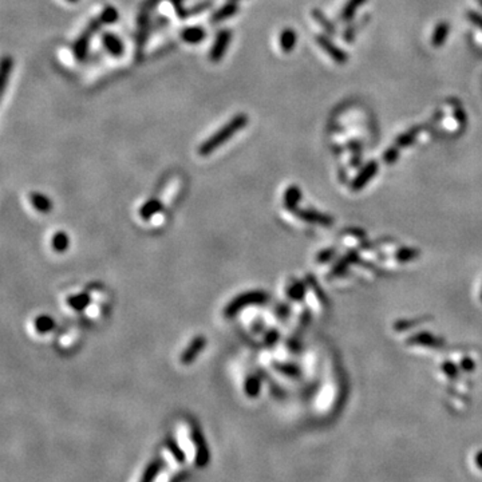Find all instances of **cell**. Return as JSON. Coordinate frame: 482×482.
I'll return each instance as SVG.
<instances>
[{
    "label": "cell",
    "instance_id": "30bf717a",
    "mask_svg": "<svg viewBox=\"0 0 482 482\" xmlns=\"http://www.w3.org/2000/svg\"><path fill=\"white\" fill-rule=\"evenodd\" d=\"M204 347H205V338H196L193 342L190 343V346L184 351L182 354V357H181V362L182 363H190L196 357H197V354L200 351L203 350Z\"/></svg>",
    "mask_w": 482,
    "mask_h": 482
},
{
    "label": "cell",
    "instance_id": "d590c367",
    "mask_svg": "<svg viewBox=\"0 0 482 482\" xmlns=\"http://www.w3.org/2000/svg\"><path fill=\"white\" fill-rule=\"evenodd\" d=\"M481 299H482V292H481Z\"/></svg>",
    "mask_w": 482,
    "mask_h": 482
},
{
    "label": "cell",
    "instance_id": "7c38bea8",
    "mask_svg": "<svg viewBox=\"0 0 482 482\" xmlns=\"http://www.w3.org/2000/svg\"><path fill=\"white\" fill-rule=\"evenodd\" d=\"M237 11H239V6H237L236 3H233V2L232 3L225 4V6L218 8L217 11L213 12L212 18H210V22L220 23V22H222V20H225V19L231 18V16L237 14Z\"/></svg>",
    "mask_w": 482,
    "mask_h": 482
},
{
    "label": "cell",
    "instance_id": "277c9868",
    "mask_svg": "<svg viewBox=\"0 0 482 482\" xmlns=\"http://www.w3.org/2000/svg\"><path fill=\"white\" fill-rule=\"evenodd\" d=\"M232 41V33L231 29H221L214 39V43L209 51V59L212 62H220L224 58L225 52L228 50L229 43Z\"/></svg>",
    "mask_w": 482,
    "mask_h": 482
},
{
    "label": "cell",
    "instance_id": "ffe728a7",
    "mask_svg": "<svg viewBox=\"0 0 482 482\" xmlns=\"http://www.w3.org/2000/svg\"><path fill=\"white\" fill-rule=\"evenodd\" d=\"M363 3H366V0H348V3L346 4V7L343 8L342 12V19L344 20H348L355 15V11L358 10L359 6H362Z\"/></svg>",
    "mask_w": 482,
    "mask_h": 482
},
{
    "label": "cell",
    "instance_id": "ba28073f",
    "mask_svg": "<svg viewBox=\"0 0 482 482\" xmlns=\"http://www.w3.org/2000/svg\"><path fill=\"white\" fill-rule=\"evenodd\" d=\"M180 38L185 43L188 44H199L206 38V31L203 27L199 26H191L186 27L181 31Z\"/></svg>",
    "mask_w": 482,
    "mask_h": 482
},
{
    "label": "cell",
    "instance_id": "9a60e30c",
    "mask_svg": "<svg viewBox=\"0 0 482 482\" xmlns=\"http://www.w3.org/2000/svg\"><path fill=\"white\" fill-rule=\"evenodd\" d=\"M165 445H166V449L169 450V453L172 454V457H173L174 460H176L177 464L184 465L185 461H186V456H185L184 450L180 447V445H178V443L174 441V438H170V437H168V438H166Z\"/></svg>",
    "mask_w": 482,
    "mask_h": 482
},
{
    "label": "cell",
    "instance_id": "d4e9b609",
    "mask_svg": "<svg viewBox=\"0 0 482 482\" xmlns=\"http://www.w3.org/2000/svg\"><path fill=\"white\" fill-rule=\"evenodd\" d=\"M159 209H161V204H159L158 201H155V200L147 201V203L141 208V216L145 218L150 217L151 214H154L155 212Z\"/></svg>",
    "mask_w": 482,
    "mask_h": 482
},
{
    "label": "cell",
    "instance_id": "603a6c76",
    "mask_svg": "<svg viewBox=\"0 0 482 482\" xmlns=\"http://www.w3.org/2000/svg\"><path fill=\"white\" fill-rule=\"evenodd\" d=\"M416 342L415 344H424V346H439L441 343H438V340L434 338V336L427 335V334H424V335H415L412 336L410 339V343Z\"/></svg>",
    "mask_w": 482,
    "mask_h": 482
},
{
    "label": "cell",
    "instance_id": "d6a6232c",
    "mask_svg": "<svg viewBox=\"0 0 482 482\" xmlns=\"http://www.w3.org/2000/svg\"><path fill=\"white\" fill-rule=\"evenodd\" d=\"M188 471L186 470H184V471H180V473H177V474H174V477L172 479H170V482H185V479L188 478Z\"/></svg>",
    "mask_w": 482,
    "mask_h": 482
},
{
    "label": "cell",
    "instance_id": "f546056e",
    "mask_svg": "<svg viewBox=\"0 0 482 482\" xmlns=\"http://www.w3.org/2000/svg\"><path fill=\"white\" fill-rule=\"evenodd\" d=\"M383 158H384V162H387V164L394 162L395 159L398 158V149H394V147L389 149V150L384 153V155H383Z\"/></svg>",
    "mask_w": 482,
    "mask_h": 482
},
{
    "label": "cell",
    "instance_id": "1f68e13d",
    "mask_svg": "<svg viewBox=\"0 0 482 482\" xmlns=\"http://www.w3.org/2000/svg\"><path fill=\"white\" fill-rule=\"evenodd\" d=\"M303 292H304V290H303V285H302V284H298V285H295L291 291H290V295H291L292 298L298 299V298H300V296H302Z\"/></svg>",
    "mask_w": 482,
    "mask_h": 482
},
{
    "label": "cell",
    "instance_id": "8fae6325",
    "mask_svg": "<svg viewBox=\"0 0 482 482\" xmlns=\"http://www.w3.org/2000/svg\"><path fill=\"white\" fill-rule=\"evenodd\" d=\"M162 466H164V461H162L161 458H154V460L151 461L150 464L146 466L140 482H154L155 478L158 477L159 471L162 470Z\"/></svg>",
    "mask_w": 482,
    "mask_h": 482
},
{
    "label": "cell",
    "instance_id": "9c48e42d",
    "mask_svg": "<svg viewBox=\"0 0 482 482\" xmlns=\"http://www.w3.org/2000/svg\"><path fill=\"white\" fill-rule=\"evenodd\" d=\"M376 170H378V164H376V162H370V164L366 166L365 169L362 170L361 173L358 174V177L352 182V189L358 190V189L363 188V186L367 184L368 181L371 180L372 177L375 176Z\"/></svg>",
    "mask_w": 482,
    "mask_h": 482
},
{
    "label": "cell",
    "instance_id": "cb8c5ba5",
    "mask_svg": "<svg viewBox=\"0 0 482 482\" xmlns=\"http://www.w3.org/2000/svg\"><path fill=\"white\" fill-rule=\"evenodd\" d=\"M67 247H69V237H67L66 233H58V235L54 236V239H52V248L59 252H62V250H66Z\"/></svg>",
    "mask_w": 482,
    "mask_h": 482
},
{
    "label": "cell",
    "instance_id": "7a4b0ae2",
    "mask_svg": "<svg viewBox=\"0 0 482 482\" xmlns=\"http://www.w3.org/2000/svg\"><path fill=\"white\" fill-rule=\"evenodd\" d=\"M190 439L196 450V466L197 468H205V466H208L210 461V452L203 431L200 430L199 426L190 427Z\"/></svg>",
    "mask_w": 482,
    "mask_h": 482
},
{
    "label": "cell",
    "instance_id": "6da1fadb",
    "mask_svg": "<svg viewBox=\"0 0 482 482\" xmlns=\"http://www.w3.org/2000/svg\"><path fill=\"white\" fill-rule=\"evenodd\" d=\"M248 122H249V119H248L247 114H244V113L236 114L227 125L222 126L218 132L212 134L205 142L200 145L199 154L204 155V157L212 154L217 147H220L221 145H224L225 142H228V141L235 136L236 133H239L240 130L244 129V127L248 125Z\"/></svg>",
    "mask_w": 482,
    "mask_h": 482
},
{
    "label": "cell",
    "instance_id": "e0dca14e",
    "mask_svg": "<svg viewBox=\"0 0 482 482\" xmlns=\"http://www.w3.org/2000/svg\"><path fill=\"white\" fill-rule=\"evenodd\" d=\"M447 34H449V24L445 22L439 23L438 26L435 27V31L433 34V46L441 47L442 44L445 43Z\"/></svg>",
    "mask_w": 482,
    "mask_h": 482
},
{
    "label": "cell",
    "instance_id": "2e32d148",
    "mask_svg": "<svg viewBox=\"0 0 482 482\" xmlns=\"http://www.w3.org/2000/svg\"><path fill=\"white\" fill-rule=\"evenodd\" d=\"M98 22L101 24H113L119 19V12L117 11V8L113 7V6H106V7L103 8L102 11H101L100 16H98Z\"/></svg>",
    "mask_w": 482,
    "mask_h": 482
},
{
    "label": "cell",
    "instance_id": "8992f818",
    "mask_svg": "<svg viewBox=\"0 0 482 482\" xmlns=\"http://www.w3.org/2000/svg\"><path fill=\"white\" fill-rule=\"evenodd\" d=\"M316 42L322 48H324V51L327 52L328 55L331 56V58L334 59L335 62H338V63H346L347 62L348 56H347L346 52L343 51V50H340L339 47H336L334 43H331V41H330V39H327V38L323 37V35H319V37L316 38Z\"/></svg>",
    "mask_w": 482,
    "mask_h": 482
},
{
    "label": "cell",
    "instance_id": "4fadbf2b",
    "mask_svg": "<svg viewBox=\"0 0 482 482\" xmlns=\"http://www.w3.org/2000/svg\"><path fill=\"white\" fill-rule=\"evenodd\" d=\"M296 41H298V37H296L295 29H292V28L283 29V33L280 34V39H279L280 48H281L284 52H291L295 48V46H296Z\"/></svg>",
    "mask_w": 482,
    "mask_h": 482
},
{
    "label": "cell",
    "instance_id": "f1b7e54d",
    "mask_svg": "<svg viewBox=\"0 0 482 482\" xmlns=\"http://www.w3.org/2000/svg\"><path fill=\"white\" fill-rule=\"evenodd\" d=\"M69 303H70L74 308L82 309L87 306L88 299H87V296H85V295H79V296H75V298H70Z\"/></svg>",
    "mask_w": 482,
    "mask_h": 482
},
{
    "label": "cell",
    "instance_id": "4316f807",
    "mask_svg": "<svg viewBox=\"0 0 482 482\" xmlns=\"http://www.w3.org/2000/svg\"><path fill=\"white\" fill-rule=\"evenodd\" d=\"M54 326H55V323H54V320H52L51 317L41 316V317H38V319H37L38 331L47 332V331H50V330H52V328H54Z\"/></svg>",
    "mask_w": 482,
    "mask_h": 482
},
{
    "label": "cell",
    "instance_id": "d6986e66",
    "mask_svg": "<svg viewBox=\"0 0 482 482\" xmlns=\"http://www.w3.org/2000/svg\"><path fill=\"white\" fill-rule=\"evenodd\" d=\"M300 197H302V193H300V190H299L296 186H291V188H288L287 191H285V199H284V201H285V205H287L288 208L294 209V206L298 204V201L300 200Z\"/></svg>",
    "mask_w": 482,
    "mask_h": 482
},
{
    "label": "cell",
    "instance_id": "83f0119b",
    "mask_svg": "<svg viewBox=\"0 0 482 482\" xmlns=\"http://www.w3.org/2000/svg\"><path fill=\"white\" fill-rule=\"evenodd\" d=\"M259 391H260V382L256 378H252L249 382H247V386H245V393L249 395L250 398H254L256 395L259 394Z\"/></svg>",
    "mask_w": 482,
    "mask_h": 482
},
{
    "label": "cell",
    "instance_id": "836d02e7",
    "mask_svg": "<svg viewBox=\"0 0 482 482\" xmlns=\"http://www.w3.org/2000/svg\"><path fill=\"white\" fill-rule=\"evenodd\" d=\"M475 465H477V468L482 470V452L477 453V456H475Z\"/></svg>",
    "mask_w": 482,
    "mask_h": 482
},
{
    "label": "cell",
    "instance_id": "5b68a950",
    "mask_svg": "<svg viewBox=\"0 0 482 482\" xmlns=\"http://www.w3.org/2000/svg\"><path fill=\"white\" fill-rule=\"evenodd\" d=\"M102 44L105 50H106L111 56H114V58H119V56L123 55V52H125V47H123V43L117 35L111 33H103L102 34Z\"/></svg>",
    "mask_w": 482,
    "mask_h": 482
},
{
    "label": "cell",
    "instance_id": "ac0fdd59",
    "mask_svg": "<svg viewBox=\"0 0 482 482\" xmlns=\"http://www.w3.org/2000/svg\"><path fill=\"white\" fill-rule=\"evenodd\" d=\"M29 199H31V203L33 205L37 208L38 210H41V212H48V210L51 209V203H50V200L43 195H39V193H33V195L29 196Z\"/></svg>",
    "mask_w": 482,
    "mask_h": 482
},
{
    "label": "cell",
    "instance_id": "3957f363",
    "mask_svg": "<svg viewBox=\"0 0 482 482\" xmlns=\"http://www.w3.org/2000/svg\"><path fill=\"white\" fill-rule=\"evenodd\" d=\"M267 300V295L264 292L260 291H250L247 294H243L233 299L232 302L229 303L227 308H225V315L227 316H233L239 312L240 309L244 307L250 306V304H259V303H264Z\"/></svg>",
    "mask_w": 482,
    "mask_h": 482
},
{
    "label": "cell",
    "instance_id": "e575fe53",
    "mask_svg": "<svg viewBox=\"0 0 482 482\" xmlns=\"http://www.w3.org/2000/svg\"><path fill=\"white\" fill-rule=\"evenodd\" d=\"M67 2H70V3H77L78 0H67Z\"/></svg>",
    "mask_w": 482,
    "mask_h": 482
},
{
    "label": "cell",
    "instance_id": "4dcf8cb0",
    "mask_svg": "<svg viewBox=\"0 0 482 482\" xmlns=\"http://www.w3.org/2000/svg\"><path fill=\"white\" fill-rule=\"evenodd\" d=\"M469 19H470L473 24H475V26H478V27H481V28H482V16H481V15L475 14V12H470V14H469Z\"/></svg>",
    "mask_w": 482,
    "mask_h": 482
},
{
    "label": "cell",
    "instance_id": "7402d4cb",
    "mask_svg": "<svg viewBox=\"0 0 482 482\" xmlns=\"http://www.w3.org/2000/svg\"><path fill=\"white\" fill-rule=\"evenodd\" d=\"M420 133V127H414L410 132L405 133V134H402V136L398 137L397 140V145L398 146H409L411 145L414 141H415V136Z\"/></svg>",
    "mask_w": 482,
    "mask_h": 482
},
{
    "label": "cell",
    "instance_id": "44dd1931",
    "mask_svg": "<svg viewBox=\"0 0 482 482\" xmlns=\"http://www.w3.org/2000/svg\"><path fill=\"white\" fill-rule=\"evenodd\" d=\"M312 16H313V19H315V20H316V22L319 23V24H320V26L323 27L328 34H335V31H336L335 26H334L332 23H330V20H328V19L326 18V16H324L319 10H313Z\"/></svg>",
    "mask_w": 482,
    "mask_h": 482
},
{
    "label": "cell",
    "instance_id": "52a82bcc",
    "mask_svg": "<svg viewBox=\"0 0 482 482\" xmlns=\"http://www.w3.org/2000/svg\"><path fill=\"white\" fill-rule=\"evenodd\" d=\"M92 31L90 28H87L86 33H83L81 37L78 38L75 43L73 46V52L74 56L78 59V60H83V59L87 56V51H88V46H90V38L92 35Z\"/></svg>",
    "mask_w": 482,
    "mask_h": 482
},
{
    "label": "cell",
    "instance_id": "5bb4252c",
    "mask_svg": "<svg viewBox=\"0 0 482 482\" xmlns=\"http://www.w3.org/2000/svg\"><path fill=\"white\" fill-rule=\"evenodd\" d=\"M12 67H14V60H12L11 56H4L2 59V67H0V77H2V82H0V86H2V95L6 91V87H7L8 83V78L11 75L12 73Z\"/></svg>",
    "mask_w": 482,
    "mask_h": 482
},
{
    "label": "cell",
    "instance_id": "484cf974",
    "mask_svg": "<svg viewBox=\"0 0 482 482\" xmlns=\"http://www.w3.org/2000/svg\"><path fill=\"white\" fill-rule=\"evenodd\" d=\"M299 216L304 220L312 221V222H322V224H330L331 220L327 217H323L320 214L313 213V212H308V210H304V212H299Z\"/></svg>",
    "mask_w": 482,
    "mask_h": 482
}]
</instances>
